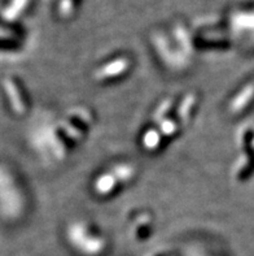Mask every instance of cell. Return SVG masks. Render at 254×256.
<instances>
[{
  "mask_svg": "<svg viewBox=\"0 0 254 256\" xmlns=\"http://www.w3.org/2000/svg\"><path fill=\"white\" fill-rule=\"evenodd\" d=\"M112 173L117 178L118 182H126L130 181L132 178V176L135 174V170L131 166H126V164H121V166H116L113 169Z\"/></svg>",
  "mask_w": 254,
  "mask_h": 256,
  "instance_id": "obj_5",
  "label": "cell"
},
{
  "mask_svg": "<svg viewBox=\"0 0 254 256\" xmlns=\"http://www.w3.org/2000/svg\"><path fill=\"white\" fill-rule=\"evenodd\" d=\"M171 104H173V102H171V100H165L164 103L160 106L158 110L155 114V121H156V122L161 124L162 121L166 120V114H168L169 110L171 108Z\"/></svg>",
  "mask_w": 254,
  "mask_h": 256,
  "instance_id": "obj_10",
  "label": "cell"
},
{
  "mask_svg": "<svg viewBox=\"0 0 254 256\" xmlns=\"http://www.w3.org/2000/svg\"><path fill=\"white\" fill-rule=\"evenodd\" d=\"M177 130H178L177 121L166 118V120L162 121V122L160 124V133H161V136H171L177 133Z\"/></svg>",
  "mask_w": 254,
  "mask_h": 256,
  "instance_id": "obj_8",
  "label": "cell"
},
{
  "mask_svg": "<svg viewBox=\"0 0 254 256\" xmlns=\"http://www.w3.org/2000/svg\"><path fill=\"white\" fill-rule=\"evenodd\" d=\"M117 184H118V181L114 177V174L112 172L106 173V174H103L97 180L96 184H95V190H96V192H99L101 195L109 194V192H112L114 190Z\"/></svg>",
  "mask_w": 254,
  "mask_h": 256,
  "instance_id": "obj_3",
  "label": "cell"
},
{
  "mask_svg": "<svg viewBox=\"0 0 254 256\" xmlns=\"http://www.w3.org/2000/svg\"><path fill=\"white\" fill-rule=\"evenodd\" d=\"M161 142V133L156 129H151L145 133L143 138V143L147 150H156Z\"/></svg>",
  "mask_w": 254,
  "mask_h": 256,
  "instance_id": "obj_6",
  "label": "cell"
},
{
  "mask_svg": "<svg viewBox=\"0 0 254 256\" xmlns=\"http://www.w3.org/2000/svg\"><path fill=\"white\" fill-rule=\"evenodd\" d=\"M195 102H196V99H195V96H193V95H190V96H187L186 99H184L183 103H182V106H180L179 110H178V114H179L180 120L187 121L188 118H190L191 112H192V108H193V106H195Z\"/></svg>",
  "mask_w": 254,
  "mask_h": 256,
  "instance_id": "obj_7",
  "label": "cell"
},
{
  "mask_svg": "<svg viewBox=\"0 0 254 256\" xmlns=\"http://www.w3.org/2000/svg\"><path fill=\"white\" fill-rule=\"evenodd\" d=\"M252 98H254V84H249L236 95V98L230 106L231 112H239V110H244L251 103Z\"/></svg>",
  "mask_w": 254,
  "mask_h": 256,
  "instance_id": "obj_2",
  "label": "cell"
},
{
  "mask_svg": "<svg viewBox=\"0 0 254 256\" xmlns=\"http://www.w3.org/2000/svg\"><path fill=\"white\" fill-rule=\"evenodd\" d=\"M57 10L58 14L64 18L69 17L74 10V0H60Z\"/></svg>",
  "mask_w": 254,
  "mask_h": 256,
  "instance_id": "obj_9",
  "label": "cell"
},
{
  "mask_svg": "<svg viewBox=\"0 0 254 256\" xmlns=\"http://www.w3.org/2000/svg\"><path fill=\"white\" fill-rule=\"evenodd\" d=\"M130 66V60L126 58H117L114 62H109V64L104 65L103 68L100 69L96 73V77L99 80H106V78L116 77V76L125 73Z\"/></svg>",
  "mask_w": 254,
  "mask_h": 256,
  "instance_id": "obj_1",
  "label": "cell"
},
{
  "mask_svg": "<svg viewBox=\"0 0 254 256\" xmlns=\"http://www.w3.org/2000/svg\"><path fill=\"white\" fill-rule=\"evenodd\" d=\"M30 0H10V3L6 6L4 16L8 18H16L22 10H25L26 6L29 4Z\"/></svg>",
  "mask_w": 254,
  "mask_h": 256,
  "instance_id": "obj_4",
  "label": "cell"
}]
</instances>
